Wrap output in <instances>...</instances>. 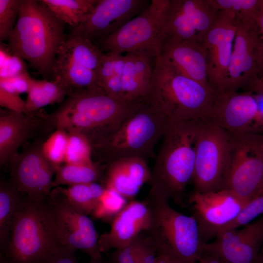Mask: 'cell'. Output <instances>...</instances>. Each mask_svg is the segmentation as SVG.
<instances>
[{
	"instance_id": "33",
	"label": "cell",
	"mask_w": 263,
	"mask_h": 263,
	"mask_svg": "<svg viewBox=\"0 0 263 263\" xmlns=\"http://www.w3.org/2000/svg\"><path fill=\"white\" fill-rule=\"evenodd\" d=\"M128 202L116 191L105 188L91 216L95 219L110 223Z\"/></svg>"
},
{
	"instance_id": "1",
	"label": "cell",
	"mask_w": 263,
	"mask_h": 263,
	"mask_svg": "<svg viewBox=\"0 0 263 263\" xmlns=\"http://www.w3.org/2000/svg\"><path fill=\"white\" fill-rule=\"evenodd\" d=\"M171 122L151 170L148 196L172 200L185 206L187 186L192 182L195 167V142L199 122Z\"/></svg>"
},
{
	"instance_id": "39",
	"label": "cell",
	"mask_w": 263,
	"mask_h": 263,
	"mask_svg": "<svg viewBox=\"0 0 263 263\" xmlns=\"http://www.w3.org/2000/svg\"><path fill=\"white\" fill-rule=\"evenodd\" d=\"M144 232L141 233L128 245L115 249L108 257L110 263H140L144 240Z\"/></svg>"
},
{
	"instance_id": "20",
	"label": "cell",
	"mask_w": 263,
	"mask_h": 263,
	"mask_svg": "<svg viewBox=\"0 0 263 263\" xmlns=\"http://www.w3.org/2000/svg\"><path fill=\"white\" fill-rule=\"evenodd\" d=\"M151 214L145 201H129L126 207L110 223L108 232L102 234L98 245L102 253L123 247L134 240L150 225Z\"/></svg>"
},
{
	"instance_id": "16",
	"label": "cell",
	"mask_w": 263,
	"mask_h": 263,
	"mask_svg": "<svg viewBox=\"0 0 263 263\" xmlns=\"http://www.w3.org/2000/svg\"><path fill=\"white\" fill-rule=\"evenodd\" d=\"M261 41L255 21L238 22L223 92H237L241 88L247 89L258 79L257 53Z\"/></svg>"
},
{
	"instance_id": "3",
	"label": "cell",
	"mask_w": 263,
	"mask_h": 263,
	"mask_svg": "<svg viewBox=\"0 0 263 263\" xmlns=\"http://www.w3.org/2000/svg\"><path fill=\"white\" fill-rule=\"evenodd\" d=\"M64 25L38 1L22 0L8 47L45 79L52 75L57 53L66 38Z\"/></svg>"
},
{
	"instance_id": "21",
	"label": "cell",
	"mask_w": 263,
	"mask_h": 263,
	"mask_svg": "<svg viewBox=\"0 0 263 263\" xmlns=\"http://www.w3.org/2000/svg\"><path fill=\"white\" fill-rule=\"evenodd\" d=\"M159 56L181 74L210 87L208 80L207 56L202 43L167 38Z\"/></svg>"
},
{
	"instance_id": "27",
	"label": "cell",
	"mask_w": 263,
	"mask_h": 263,
	"mask_svg": "<svg viewBox=\"0 0 263 263\" xmlns=\"http://www.w3.org/2000/svg\"><path fill=\"white\" fill-rule=\"evenodd\" d=\"M106 168L92 161L83 164H65L57 168L53 182V188L103 181Z\"/></svg>"
},
{
	"instance_id": "42",
	"label": "cell",
	"mask_w": 263,
	"mask_h": 263,
	"mask_svg": "<svg viewBox=\"0 0 263 263\" xmlns=\"http://www.w3.org/2000/svg\"><path fill=\"white\" fill-rule=\"evenodd\" d=\"M0 105L10 112L26 113V101L20 97V95L0 88Z\"/></svg>"
},
{
	"instance_id": "5",
	"label": "cell",
	"mask_w": 263,
	"mask_h": 263,
	"mask_svg": "<svg viewBox=\"0 0 263 263\" xmlns=\"http://www.w3.org/2000/svg\"><path fill=\"white\" fill-rule=\"evenodd\" d=\"M170 121L150 100L142 101L102 145L93 149L101 161L138 157L147 160L154 154Z\"/></svg>"
},
{
	"instance_id": "44",
	"label": "cell",
	"mask_w": 263,
	"mask_h": 263,
	"mask_svg": "<svg viewBox=\"0 0 263 263\" xmlns=\"http://www.w3.org/2000/svg\"><path fill=\"white\" fill-rule=\"evenodd\" d=\"M256 98L258 110L252 129V133H263V94L253 93Z\"/></svg>"
},
{
	"instance_id": "25",
	"label": "cell",
	"mask_w": 263,
	"mask_h": 263,
	"mask_svg": "<svg viewBox=\"0 0 263 263\" xmlns=\"http://www.w3.org/2000/svg\"><path fill=\"white\" fill-rule=\"evenodd\" d=\"M104 52L81 32L73 29L57 56L96 73Z\"/></svg>"
},
{
	"instance_id": "54",
	"label": "cell",
	"mask_w": 263,
	"mask_h": 263,
	"mask_svg": "<svg viewBox=\"0 0 263 263\" xmlns=\"http://www.w3.org/2000/svg\"><path fill=\"white\" fill-rule=\"evenodd\" d=\"M262 193H263V191ZM261 194H262V193H261Z\"/></svg>"
},
{
	"instance_id": "40",
	"label": "cell",
	"mask_w": 263,
	"mask_h": 263,
	"mask_svg": "<svg viewBox=\"0 0 263 263\" xmlns=\"http://www.w3.org/2000/svg\"><path fill=\"white\" fill-rule=\"evenodd\" d=\"M5 49L0 46V78L12 77L26 72L23 60L11 52L8 53Z\"/></svg>"
},
{
	"instance_id": "6",
	"label": "cell",
	"mask_w": 263,
	"mask_h": 263,
	"mask_svg": "<svg viewBox=\"0 0 263 263\" xmlns=\"http://www.w3.org/2000/svg\"><path fill=\"white\" fill-rule=\"evenodd\" d=\"M62 246L51 228L43 201L24 197L13 219L8 245L0 255L11 263H39Z\"/></svg>"
},
{
	"instance_id": "31",
	"label": "cell",
	"mask_w": 263,
	"mask_h": 263,
	"mask_svg": "<svg viewBox=\"0 0 263 263\" xmlns=\"http://www.w3.org/2000/svg\"><path fill=\"white\" fill-rule=\"evenodd\" d=\"M56 188L76 210L87 216L93 214L105 188L98 182Z\"/></svg>"
},
{
	"instance_id": "35",
	"label": "cell",
	"mask_w": 263,
	"mask_h": 263,
	"mask_svg": "<svg viewBox=\"0 0 263 263\" xmlns=\"http://www.w3.org/2000/svg\"><path fill=\"white\" fill-rule=\"evenodd\" d=\"M68 136L66 131L56 129L40 146L43 155L56 170L64 163Z\"/></svg>"
},
{
	"instance_id": "19",
	"label": "cell",
	"mask_w": 263,
	"mask_h": 263,
	"mask_svg": "<svg viewBox=\"0 0 263 263\" xmlns=\"http://www.w3.org/2000/svg\"><path fill=\"white\" fill-rule=\"evenodd\" d=\"M257 110L250 91L217 93L210 120L230 133H252Z\"/></svg>"
},
{
	"instance_id": "52",
	"label": "cell",
	"mask_w": 263,
	"mask_h": 263,
	"mask_svg": "<svg viewBox=\"0 0 263 263\" xmlns=\"http://www.w3.org/2000/svg\"><path fill=\"white\" fill-rule=\"evenodd\" d=\"M0 263H11L3 256L0 255Z\"/></svg>"
},
{
	"instance_id": "46",
	"label": "cell",
	"mask_w": 263,
	"mask_h": 263,
	"mask_svg": "<svg viewBox=\"0 0 263 263\" xmlns=\"http://www.w3.org/2000/svg\"><path fill=\"white\" fill-rule=\"evenodd\" d=\"M198 263H227L222 259L203 251Z\"/></svg>"
},
{
	"instance_id": "18",
	"label": "cell",
	"mask_w": 263,
	"mask_h": 263,
	"mask_svg": "<svg viewBox=\"0 0 263 263\" xmlns=\"http://www.w3.org/2000/svg\"><path fill=\"white\" fill-rule=\"evenodd\" d=\"M145 0H97L86 20L74 28L92 40L115 32L140 14L147 6Z\"/></svg>"
},
{
	"instance_id": "29",
	"label": "cell",
	"mask_w": 263,
	"mask_h": 263,
	"mask_svg": "<svg viewBox=\"0 0 263 263\" xmlns=\"http://www.w3.org/2000/svg\"><path fill=\"white\" fill-rule=\"evenodd\" d=\"M23 196L9 182L1 179L0 183V248L6 249L9 242L11 227L14 216Z\"/></svg>"
},
{
	"instance_id": "51",
	"label": "cell",
	"mask_w": 263,
	"mask_h": 263,
	"mask_svg": "<svg viewBox=\"0 0 263 263\" xmlns=\"http://www.w3.org/2000/svg\"><path fill=\"white\" fill-rule=\"evenodd\" d=\"M258 263H263V243L259 253Z\"/></svg>"
},
{
	"instance_id": "11",
	"label": "cell",
	"mask_w": 263,
	"mask_h": 263,
	"mask_svg": "<svg viewBox=\"0 0 263 263\" xmlns=\"http://www.w3.org/2000/svg\"><path fill=\"white\" fill-rule=\"evenodd\" d=\"M43 203L51 228L61 245L81 250L90 259L103 257L98 245L99 236L88 216L76 210L57 188Z\"/></svg>"
},
{
	"instance_id": "47",
	"label": "cell",
	"mask_w": 263,
	"mask_h": 263,
	"mask_svg": "<svg viewBox=\"0 0 263 263\" xmlns=\"http://www.w3.org/2000/svg\"><path fill=\"white\" fill-rule=\"evenodd\" d=\"M175 258H177L169 253L158 251L155 263H172Z\"/></svg>"
},
{
	"instance_id": "8",
	"label": "cell",
	"mask_w": 263,
	"mask_h": 263,
	"mask_svg": "<svg viewBox=\"0 0 263 263\" xmlns=\"http://www.w3.org/2000/svg\"><path fill=\"white\" fill-rule=\"evenodd\" d=\"M169 0H152L137 16L102 39V51L133 53L153 59L159 56L166 40L162 21Z\"/></svg>"
},
{
	"instance_id": "49",
	"label": "cell",
	"mask_w": 263,
	"mask_h": 263,
	"mask_svg": "<svg viewBox=\"0 0 263 263\" xmlns=\"http://www.w3.org/2000/svg\"><path fill=\"white\" fill-rule=\"evenodd\" d=\"M255 21L259 30L261 39L263 40V3L257 14Z\"/></svg>"
},
{
	"instance_id": "22",
	"label": "cell",
	"mask_w": 263,
	"mask_h": 263,
	"mask_svg": "<svg viewBox=\"0 0 263 263\" xmlns=\"http://www.w3.org/2000/svg\"><path fill=\"white\" fill-rule=\"evenodd\" d=\"M150 176L147 160L138 157L125 158L107 165L102 184L129 201L133 200L144 184L149 182Z\"/></svg>"
},
{
	"instance_id": "7",
	"label": "cell",
	"mask_w": 263,
	"mask_h": 263,
	"mask_svg": "<svg viewBox=\"0 0 263 263\" xmlns=\"http://www.w3.org/2000/svg\"><path fill=\"white\" fill-rule=\"evenodd\" d=\"M151 222L146 232L158 251L169 252L183 263H198L203 245L198 224L192 216L173 209L165 199L148 196Z\"/></svg>"
},
{
	"instance_id": "28",
	"label": "cell",
	"mask_w": 263,
	"mask_h": 263,
	"mask_svg": "<svg viewBox=\"0 0 263 263\" xmlns=\"http://www.w3.org/2000/svg\"><path fill=\"white\" fill-rule=\"evenodd\" d=\"M97 0H40L59 20L74 28L81 25L94 7Z\"/></svg>"
},
{
	"instance_id": "50",
	"label": "cell",
	"mask_w": 263,
	"mask_h": 263,
	"mask_svg": "<svg viewBox=\"0 0 263 263\" xmlns=\"http://www.w3.org/2000/svg\"><path fill=\"white\" fill-rule=\"evenodd\" d=\"M89 263H110L108 260L105 259L103 257L99 259H90Z\"/></svg>"
},
{
	"instance_id": "4",
	"label": "cell",
	"mask_w": 263,
	"mask_h": 263,
	"mask_svg": "<svg viewBox=\"0 0 263 263\" xmlns=\"http://www.w3.org/2000/svg\"><path fill=\"white\" fill-rule=\"evenodd\" d=\"M216 93L181 74L159 56L154 59L149 98L171 123L210 120Z\"/></svg>"
},
{
	"instance_id": "41",
	"label": "cell",
	"mask_w": 263,
	"mask_h": 263,
	"mask_svg": "<svg viewBox=\"0 0 263 263\" xmlns=\"http://www.w3.org/2000/svg\"><path fill=\"white\" fill-rule=\"evenodd\" d=\"M33 80L26 72L12 77L0 78V88L19 95L27 94Z\"/></svg>"
},
{
	"instance_id": "48",
	"label": "cell",
	"mask_w": 263,
	"mask_h": 263,
	"mask_svg": "<svg viewBox=\"0 0 263 263\" xmlns=\"http://www.w3.org/2000/svg\"><path fill=\"white\" fill-rule=\"evenodd\" d=\"M246 90L253 93L263 94V76L259 77Z\"/></svg>"
},
{
	"instance_id": "36",
	"label": "cell",
	"mask_w": 263,
	"mask_h": 263,
	"mask_svg": "<svg viewBox=\"0 0 263 263\" xmlns=\"http://www.w3.org/2000/svg\"><path fill=\"white\" fill-rule=\"evenodd\" d=\"M262 214H263V193L257 195L247 202L235 218L224 226L218 234L225 231L238 229L248 225Z\"/></svg>"
},
{
	"instance_id": "45",
	"label": "cell",
	"mask_w": 263,
	"mask_h": 263,
	"mask_svg": "<svg viewBox=\"0 0 263 263\" xmlns=\"http://www.w3.org/2000/svg\"><path fill=\"white\" fill-rule=\"evenodd\" d=\"M257 70L258 77L263 76V40H261L257 50Z\"/></svg>"
},
{
	"instance_id": "9",
	"label": "cell",
	"mask_w": 263,
	"mask_h": 263,
	"mask_svg": "<svg viewBox=\"0 0 263 263\" xmlns=\"http://www.w3.org/2000/svg\"><path fill=\"white\" fill-rule=\"evenodd\" d=\"M228 134L229 160L223 189L247 203L263 191V134Z\"/></svg>"
},
{
	"instance_id": "2",
	"label": "cell",
	"mask_w": 263,
	"mask_h": 263,
	"mask_svg": "<svg viewBox=\"0 0 263 263\" xmlns=\"http://www.w3.org/2000/svg\"><path fill=\"white\" fill-rule=\"evenodd\" d=\"M142 101H121L102 89L73 93L54 115L56 129L84 135L93 149L104 143Z\"/></svg>"
},
{
	"instance_id": "14",
	"label": "cell",
	"mask_w": 263,
	"mask_h": 263,
	"mask_svg": "<svg viewBox=\"0 0 263 263\" xmlns=\"http://www.w3.org/2000/svg\"><path fill=\"white\" fill-rule=\"evenodd\" d=\"M10 182L25 198L46 200L53 189L56 169L45 158L40 147H30L17 153L8 162Z\"/></svg>"
},
{
	"instance_id": "15",
	"label": "cell",
	"mask_w": 263,
	"mask_h": 263,
	"mask_svg": "<svg viewBox=\"0 0 263 263\" xmlns=\"http://www.w3.org/2000/svg\"><path fill=\"white\" fill-rule=\"evenodd\" d=\"M237 28L234 14L220 10L202 42L207 58L208 82L217 93L224 90Z\"/></svg>"
},
{
	"instance_id": "38",
	"label": "cell",
	"mask_w": 263,
	"mask_h": 263,
	"mask_svg": "<svg viewBox=\"0 0 263 263\" xmlns=\"http://www.w3.org/2000/svg\"><path fill=\"white\" fill-rule=\"evenodd\" d=\"M125 63V55L113 52L104 53L96 72L99 86L109 78L121 75Z\"/></svg>"
},
{
	"instance_id": "10",
	"label": "cell",
	"mask_w": 263,
	"mask_h": 263,
	"mask_svg": "<svg viewBox=\"0 0 263 263\" xmlns=\"http://www.w3.org/2000/svg\"><path fill=\"white\" fill-rule=\"evenodd\" d=\"M229 153L228 133L210 120L200 121L195 142L193 192L223 189Z\"/></svg>"
},
{
	"instance_id": "13",
	"label": "cell",
	"mask_w": 263,
	"mask_h": 263,
	"mask_svg": "<svg viewBox=\"0 0 263 263\" xmlns=\"http://www.w3.org/2000/svg\"><path fill=\"white\" fill-rule=\"evenodd\" d=\"M246 203L231 191L222 189L199 193L192 192L188 204L197 222L203 244L216 238L221 229L233 221Z\"/></svg>"
},
{
	"instance_id": "24",
	"label": "cell",
	"mask_w": 263,
	"mask_h": 263,
	"mask_svg": "<svg viewBox=\"0 0 263 263\" xmlns=\"http://www.w3.org/2000/svg\"><path fill=\"white\" fill-rule=\"evenodd\" d=\"M25 113L10 112L0 116V163H8L27 140L34 127L33 120Z\"/></svg>"
},
{
	"instance_id": "32",
	"label": "cell",
	"mask_w": 263,
	"mask_h": 263,
	"mask_svg": "<svg viewBox=\"0 0 263 263\" xmlns=\"http://www.w3.org/2000/svg\"><path fill=\"white\" fill-rule=\"evenodd\" d=\"M217 10L231 11L238 22L255 21L257 14L263 3V0H208Z\"/></svg>"
},
{
	"instance_id": "34",
	"label": "cell",
	"mask_w": 263,
	"mask_h": 263,
	"mask_svg": "<svg viewBox=\"0 0 263 263\" xmlns=\"http://www.w3.org/2000/svg\"><path fill=\"white\" fill-rule=\"evenodd\" d=\"M67 132L68 136L64 163L83 164L93 161V149L89 139L79 132Z\"/></svg>"
},
{
	"instance_id": "30",
	"label": "cell",
	"mask_w": 263,
	"mask_h": 263,
	"mask_svg": "<svg viewBox=\"0 0 263 263\" xmlns=\"http://www.w3.org/2000/svg\"><path fill=\"white\" fill-rule=\"evenodd\" d=\"M67 94H68L67 88L56 80L33 79L25 101L26 113L60 102Z\"/></svg>"
},
{
	"instance_id": "17",
	"label": "cell",
	"mask_w": 263,
	"mask_h": 263,
	"mask_svg": "<svg viewBox=\"0 0 263 263\" xmlns=\"http://www.w3.org/2000/svg\"><path fill=\"white\" fill-rule=\"evenodd\" d=\"M263 243V215L241 229L217 235L215 240L203 245V251L227 263H258Z\"/></svg>"
},
{
	"instance_id": "43",
	"label": "cell",
	"mask_w": 263,
	"mask_h": 263,
	"mask_svg": "<svg viewBox=\"0 0 263 263\" xmlns=\"http://www.w3.org/2000/svg\"><path fill=\"white\" fill-rule=\"evenodd\" d=\"M75 251L62 246L39 263H78Z\"/></svg>"
},
{
	"instance_id": "53",
	"label": "cell",
	"mask_w": 263,
	"mask_h": 263,
	"mask_svg": "<svg viewBox=\"0 0 263 263\" xmlns=\"http://www.w3.org/2000/svg\"><path fill=\"white\" fill-rule=\"evenodd\" d=\"M172 263H183L182 261L177 258H175L173 260Z\"/></svg>"
},
{
	"instance_id": "37",
	"label": "cell",
	"mask_w": 263,
	"mask_h": 263,
	"mask_svg": "<svg viewBox=\"0 0 263 263\" xmlns=\"http://www.w3.org/2000/svg\"><path fill=\"white\" fill-rule=\"evenodd\" d=\"M22 0H0V40L8 39L15 26Z\"/></svg>"
},
{
	"instance_id": "26",
	"label": "cell",
	"mask_w": 263,
	"mask_h": 263,
	"mask_svg": "<svg viewBox=\"0 0 263 263\" xmlns=\"http://www.w3.org/2000/svg\"><path fill=\"white\" fill-rule=\"evenodd\" d=\"M52 75L54 79L67 88L68 95L83 91L102 89L95 72L58 56L55 59Z\"/></svg>"
},
{
	"instance_id": "12",
	"label": "cell",
	"mask_w": 263,
	"mask_h": 263,
	"mask_svg": "<svg viewBox=\"0 0 263 263\" xmlns=\"http://www.w3.org/2000/svg\"><path fill=\"white\" fill-rule=\"evenodd\" d=\"M218 12L208 0H170L162 21L166 39L174 38L202 43Z\"/></svg>"
},
{
	"instance_id": "23",
	"label": "cell",
	"mask_w": 263,
	"mask_h": 263,
	"mask_svg": "<svg viewBox=\"0 0 263 263\" xmlns=\"http://www.w3.org/2000/svg\"><path fill=\"white\" fill-rule=\"evenodd\" d=\"M125 56V66L120 75L121 100L126 102L143 100L150 92L154 59L133 53H127Z\"/></svg>"
}]
</instances>
